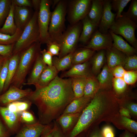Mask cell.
Here are the masks:
<instances>
[{
	"mask_svg": "<svg viewBox=\"0 0 137 137\" xmlns=\"http://www.w3.org/2000/svg\"><path fill=\"white\" fill-rule=\"evenodd\" d=\"M100 130L103 137H115L114 129L110 125L104 126Z\"/></svg>",
	"mask_w": 137,
	"mask_h": 137,
	"instance_id": "f907efd6",
	"label": "cell"
},
{
	"mask_svg": "<svg viewBox=\"0 0 137 137\" xmlns=\"http://www.w3.org/2000/svg\"><path fill=\"white\" fill-rule=\"evenodd\" d=\"M14 43L9 45L0 44V56L6 58H10L13 55Z\"/></svg>",
	"mask_w": 137,
	"mask_h": 137,
	"instance_id": "bcb514c9",
	"label": "cell"
},
{
	"mask_svg": "<svg viewBox=\"0 0 137 137\" xmlns=\"http://www.w3.org/2000/svg\"><path fill=\"white\" fill-rule=\"evenodd\" d=\"M112 37L109 32L103 33L97 30L93 34L85 47L93 50H106L112 46Z\"/></svg>",
	"mask_w": 137,
	"mask_h": 137,
	"instance_id": "8fae6325",
	"label": "cell"
},
{
	"mask_svg": "<svg viewBox=\"0 0 137 137\" xmlns=\"http://www.w3.org/2000/svg\"><path fill=\"white\" fill-rule=\"evenodd\" d=\"M92 99L84 96L75 98L67 106L62 114L81 113Z\"/></svg>",
	"mask_w": 137,
	"mask_h": 137,
	"instance_id": "44dd1931",
	"label": "cell"
},
{
	"mask_svg": "<svg viewBox=\"0 0 137 137\" xmlns=\"http://www.w3.org/2000/svg\"><path fill=\"white\" fill-rule=\"evenodd\" d=\"M130 1V0L111 1L112 9H113L117 12L115 20H116L118 18L123 16L122 14L124 8Z\"/></svg>",
	"mask_w": 137,
	"mask_h": 137,
	"instance_id": "f35d334b",
	"label": "cell"
},
{
	"mask_svg": "<svg viewBox=\"0 0 137 137\" xmlns=\"http://www.w3.org/2000/svg\"><path fill=\"white\" fill-rule=\"evenodd\" d=\"M31 1L32 7L35 11H38L40 7L41 0H32Z\"/></svg>",
	"mask_w": 137,
	"mask_h": 137,
	"instance_id": "6f0895ef",
	"label": "cell"
},
{
	"mask_svg": "<svg viewBox=\"0 0 137 137\" xmlns=\"http://www.w3.org/2000/svg\"><path fill=\"white\" fill-rule=\"evenodd\" d=\"M19 114L22 124L30 125L38 122L34 114L28 110L23 111Z\"/></svg>",
	"mask_w": 137,
	"mask_h": 137,
	"instance_id": "ab89813d",
	"label": "cell"
},
{
	"mask_svg": "<svg viewBox=\"0 0 137 137\" xmlns=\"http://www.w3.org/2000/svg\"><path fill=\"white\" fill-rule=\"evenodd\" d=\"M46 125L39 122L30 125L22 124L14 137H40Z\"/></svg>",
	"mask_w": 137,
	"mask_h": 137,
	"instance_id": "d6986e66",
	"label": "cell"
},
{
	"mask_svg": "<svg viewBox=\"0 0 137 137\" xmlns=\"http://www.w3.org/2000/svg\"><path fill=\"white\" fill-rule=\"evenodd\" d=\"M111 35L114 42L112 46L125 54L126 56L135 55L136 49L130 46L120 36L116 35L113 33L109 31Z\"/></svg>",
	"mask_w": 137,
	"mask_h": 137,
	"instance_id": "7402d4cb",
	"label": "cell"
},
{
	"mask_svg": "<svg viewBox=\"0 0 137 137\" xmlns=\"http://www.w3.org/2000/svg\"><path fill=\"white\" fill-rule=\"evenodd\" d=\"M82 31L79 42L84 44L91 38L98 26L91 21L87 15L82 20Z\"/></svg>",
	"mask_w": 137,
	"mask_h": 137,
	"instance_id": "4316f807",
	"label": "cell"
},
{
	"mask_svg": "<svg viewBox=\"0 0 137 137\" xmlns=\"http://www.w3.org/2000/svg\"><path fill=\"white\" fill-rule=\"evenodd\" d=\"M74 52L61 58H59L56 56L53 57V65L58 72L70 68L73 66L72 58Z\"/></svg>",
	"mask_w": 137,
	"mask_h": 137,
	"instance_id": "4dcf8cb0",
	"label": "cell"
},
{
	"mask_svg": "<svg viewBox=\"0 0 137 137\" xmlns=\"http://www.w3.org/2000/svg\"><path fill=\"white\" fill-rule=\"evenodd\" d=\"M31 8L15 5L14 17L15 23L17 28L23 30L29 21L33 13H32Z\"/></svg>",
	"mask_w": 137,
	"mask_h": 137,
	"instance_id": "5bb4252c",
	"label": "cell"
},
{
	"mask_svg": "<svg viewBox=\"0 0 137 137\" xmlns=\"http://www.w3.org/2000/svg\"><path fill=\"white\" fill-rule=\"evenodd\" d=\"M118 101L119 107H122L127 109L132 117L137 119V103L133 100L132 98L118 99Z\"/></svg>",
	"mask_w": 137,
	"mask_h": 137,
	"instance_id": "d590c367",
	"label": "cell"
},
{
	"mask_svg": "<svg viewBox=\"0 0 137 137\" xmlns=\"http://www.w3.org/2000/svg\"><path fill=\"white\" fill-rule=\"evenodd\" d=\"M79 22L64 31L58 42L60 46L58 58H61L75 50L81 32L82 24Z\"/></svg>",
	"mask_w": 137,
	"mask_h": 137,
	"instance_id": "8992f818",
	"label": "cell"
},
{
	"mask_svg": "<svg viewBox=\"0 0 137 137\" xmlns=\"http://www.w3.org/2000/svg\"><path fill=\"white\" fill-rule=\"evenodd\" d=\"M110 70L114 77L117 78H123L126 71L121 66H116Z\"/></svg>",
	"mask_w": 137,
	"mask_h": 137,
	"instance_id": "816d5d0a",
	"label": "cell"
},
{
	"mask_svg": "<svg viewBox=\"0 0 137 137\" xmlns=\"http://www.w3.org/2000/svg\"><path fill=\"white\" fill-rule=\"evenodd\" d=\"M14 4L12 2L9 14L3 25L0 28V33L10 35H12L15 33L17 28L14 19Z\"/></svg>",
	"mask_w": 137,
	"mask_h": 137,
	"instance_id": "f1b7e54d",
	"label": "cell"
},
{
	"mask_svg": "<svg viewBox=\"0 0 137 137\" xmlns=\"http://www.w3.org/2000/svg\"><path fill=\"white\" fill-rule=\"evenodd\" d=\"M58 73L53 65H47L35 85L36 89H40L47 85L58 76Z\"/></svg>",
	"mask_w": 137,
	"mask_h": 137,
	"instance_id": "603a6c76",
	"label": "cell"
},
{
	"mask_svg": "<svg viewBox=\"0 0 137 137\" xmlns=\"http://www.w3.org/2000/svg\"><path fill=\"white\" fill-rule=\"evenodd\" d=\"M100 89L98 82L94 76L87 78L83 96L92 99Z\"/></svg>",
	"mask_w": 137,
	"mask_h": 137,
	"instance_id": "1f68e13d",
	"label": "cell"
},
{
	"mask_svg": "<svg viewBox=\"0 0 137 137\" xmlns=\"http://www.w3.org/2000/svg\"><path fill=\"white\" fill-rule=\"evenodd\" d=\"M95 51L85 47L75 50L72 58L73 65L84 62L88 60L95 54Z\"/></svg>",
	"mask_w": 137,
	"mask_h": 137,
	"instance_id": "f546056e",
	"label": "cell"
},
{
	"mask_svg": "<svg viewBox=\"0 0 137 137\" xmlns=\"http://www.w3.org/2000/svg\"><path fill=\"white\" fill-rule=\"evenodd\" d=\"M90 68V63L88 61L81 64H75L68 70L61 74L60 77H84L87 78L94 76Z\"/></svg>",
	"mask_w": 137,
	"mask_h": 137,
	"instance_id": "2e32d148",
	"label": "cell"
},
{
	"mask_svg": "<svg viewBox=\"0 0 137 137\" xmlns=\"http://www.w3.org/2000/svg\"><path fill=\"white\" fill-rule=\"evenodd\" d=\"M10 58L6 59L0 66V95L3 93L4 86L7 78Z\"/></svg>",
	"mask_w": 137,
	"mask_h": 137,
	"instance_id": "60d3db41",
	"label": "cell"
},
{
	"mask_svg": "<svg viewBox=\"0 0 137 137\" xmlns=\"http://www.w3.org/2000/svg\"><path fill=\"white\" fill-rule=\"evenodd\" d=\"M15 5L19 7H32L31 1L29 0H12Z\"/></svg>",
	"mask_w": 137,
	"mask_h": 137,
	"instance_id": "f5cc1de1",
	"label": "cell"
},
{
	"mask_svg": "<svg viewBox=\"0 0 137 137\" xmlns=\"http://www.w3.org/2000/svg\"><path fill=\"white\" fill-rule=\"evenodd\" d=\"M81 113L62 114L55 120L65 135L68 134L74 128Z\"/></svg>",
	"mask_w": 137,
	"mask_h": 137,
	"instance_id": "9a60e30c",
	"label": "cell"
},
{
	"mask_svg": "<svg viewBox=\"0 0 137 137\" xmlns=\"http://www.w3.org/2000/svg\"><path fill=\"white\" fill-rule=\"evenodd\" d=\"M107 65L110 69L118 66H123L127 56L113 46L106 49Z\"/></svg>",
	"mask_w": 137,
	"mask_h": 137,
	"instance_id": "e0dca14e",
	"label": "cell"
},
{
	"mask_svg": "<svg viewBox=\"0 0 137 137\" xmlns=\"http://www.w3.org/2000/svg\"><path fill=\"white\" fill-rule=\"evenodd\" d=\"M67 2L60 0L52 13L48 30L49 38L48 42L54 41L58 42L65 31Z\"/></svg>",
	"mask_w": 137,
	"mask_h": 137,
	"instance_id": "5b68a950",
	"label": "cell"
},
{
	"mask_svg": "<svg viewBox=\"0 0 137 137\" xmlns=\"http://www.w3.org/2000/svg\"><path fill=\"white\" fill-rule=\"evenodd\" d=\"M51 1L41 0L37 16V22L40 33V42L46 44L49 40L48 30L52 13L50 10Z\"/></svg>",
	"mask_w": 137,
	"mask_h": 137,
	"instance_id": "ba28073f",
	"label": "cell"
},
{
	"mask_svg": "<svg viewBox=\"0 0 137 137\" xmlns=\"http://www.w3.org/2000/svg\"><path fill=\"white\" fill-rule=\"evenodd\" d=\"M118 99L112 90H99L82 112L76 125L65 137H75L102 122H111L118 113Z\"/></svg>",
	"mask_w": 137,
	"mask_h": 137,
	"instance_id": "7a4b0ae2",
	"label": "cell"
},
{
	"mask_svg": "<svg viewBox=\"0 0 137 137\" xmlns=\"http://www.w3.org/2000/svg\"><path fill=\"white\" fill-rule=\"evenodd\" d=\"M55 127L53 137H65V135L62 132L59 125L55 120Z\"/></svg>",
	"mask_w": 137,
	"mask_h": 137,
	"instance_id": "11a10c76",
	"label": "cell"
},
{
	"mask_svg": "<svg viewBox=\"0 0 137 137\" xmlns=\"http://www.w3.org/2000/svg\"><path fill=\"white\" fill-rule=\"evenodd\" d=\"M123 78L127 85L134 84L137 80V71H126Z\"/></svg>",
	"mask_w": 137,
	"mask_h": 137,
	"instance_id": "ee69618b",
	"label": "cell"
},
{
	"mask_svg": "<svg viewBox=\"0 0 137 137\" xmlns=\"http://www.w3.org/2000/svg\"><path fill=\"white\" fill-rule=\"evenodd\" d=\"M7 58H6L0 56V66L3 63L4 60Z\"/></svg>",
	"mask_w": 137,
	"mask_h": 137,
	"instance_id": "94428289",
	"label": "cell"
},
{
	"mask_svg": "<svg viewBox=\"0 0 137 137\" xmlns=\"http://www.w3.org/2000/svg\"><path fill=\"white\" fill-rule=\"evenodd\" d=\"M12 2V0H0V28L9 14Z\"/></svg>",
	"mask_w": 137,
	"mask_h": 137,
	"instance_id": "8d00e7d4",
	"label": "cell"
},
{
	"mask_svg": "<svg viewBox=\"0 0 137 137\" xmlns=\"http://www.w3.org/2000/svg\"><path fill=\"white\" fill-rule=\"evenodd\" d=\"M135 134L127 130H124L118 137H136Z\"/></svg>",
	"mask_w": 137,
	"mask_h": 137,
	"instance_id": "680465c9",
	"label": "cell"
},
{
	"mask_svg": "<svg viewBox=\"0 0 137 137\" xmlns=\"http://www.w3.org/2000/svg\"><path fill=\"white\" fill-rule=\"evenodd\" d=\"M32 104L27 100L22 99L11 102L6 107L12 112L19 113L23 111L28 110Z\"/></svg>",
	"mask_w": 137,
	"mask_h": 137,
	"instance_id": "e575fe53",
	"label": "cell"
},
{
	"mask_svg": "<svg viewBox=\"0 0 137 137\" xmlns=\"http://www.w3.org/2000/svg\"><path fill=\"white\" fill-rule=\"evenodd\" d=\"M103 10L102 0H91L90 8L87 16L91 21L98 26Z\"/></svg>",
	"mask_w": 137,
	"mask_h": 137,
	"instance_id": "83f0119b",
	"label": "cell"
},
{
	"mask_svg": "<svg viewBox=\"0 0 137 137\" xmlns=\"http://www.w3.org/2000/svg\"><path fill=\"white\" fill-rule=\"evenodd\" d=\"M123 16L115 20L109 31L124 37L133 47L136 49L137 40L135 34L136 23L128 18Z\"/></svg>",
	"mask_w": 137,
	"mask_h": 137,
	"instance_id": "52a82bcc",
	"label": "cell"
},
{
	"mask_svg": "<svg viewBox=\"0 0 137 137\" xmlns=\"http://www.w3.org/2000/svg\"><path fill=\"white\" fill-rule=\"evenodd\" d=\"M47 65L43 61L40 52L36 58L30 75L24 85H35Z\"/></svg>",
	"mask_w": 137,
	"mask_h": 137,
	"instance_id": "ffe728a7",
	"label": "cell"
},
{
	"mask_svg": "<svg viewBox=\"0 0 137 137\" xmlns=\"http://www.w3.org/2000/svg\"><path fill=\"white\" fill-rule=\"evenodd\" d=\"M75 98L71 79L56 76L48 84L36 89L22 99L27 100L36 106L38 122L47 125L58 118Z\"/></svg>",
	"mask_w": 137,
	"mask_h": 137,
	"instance_id": "6da1fadb",
	"label": "cell"
},
{
	"mask_svg": "<svg viewBox=\"0 0 137 137\" xmlns=\"http://www.w3.org/2000/svg\"><path fill=\"white\" fill-rule=\"evenodd\" d=\"M0 117L11 135L16 134L22 125L19 113L12 112L6 107L0 105Z\"/></svg>",
	"mask_w": 137,
	"mask_h": 137,
	"instance_id": "30bf717a",
	"label": "cell"
},
{
	"mask_svg": "<svg viewBox=\"0 0 137 137\" xmlns=\"http://www.w3.org/2000/svg\"><path fill=\"white\" fill-rule=\"evenodd\" d=\"M127 85L123 78L114 77L112 83V91L118 99L131 98L128 96Z\"/></svg>",
	"mask_w": 137,
	"mask_h": 137,
	"instance_id": "484cf974",
	"label": "cell"
},
{
	"mask_svg": "<svg viewBox=\"0 0 137 137\" xmlns=\"http://www.w3.org/2000/svg\"><path fill=\"white\" fill-rule=\"evenodd\" d=\"M38 11H35L30 20L15 43L13 55L20 53L35 42H40V33L37 22Z\"/></svg>",
	"mask_w": 137,
	"mask_h": 137,
	"instance_id": "277c9868",
	"label": "cell"
},
{
	"mask_svg": "<svg viewBox=\"0 0 137 137\" xmlns=\"http://www.w3.org/2000/svg\"><path fill=\"white\" fill-rule=\"evenodd\" d=\"M122 15L128 18L135 23L137 21V0H132L129 9L126 12H123Z\"/></svg>",
	"mask_w": 137,
	"mask_h": 137,
	"instance_id": "b9f144b4",
	"label": "cell"
},
{
	"mask_svg": "<svg viewBox=\"0 0 137 137\" xmlns=\"http://www.w3.org/2000/svg\"><path fill=\"white\" fill-rule=\"evenodd\" d=\"M114 77L106 63L96 78L99 84L100 89L106 90H111Z\"/></svg>",
	"mask_w": 137,
	"mask_h": 137,
	"instance_id": "cb8c5ba5",
	"label": "cell"
},
{
	"mask_svg": "<svg viewBox=\"0 0 137 137\" xmlns=\"http://www.w3.org/2000/svg\"><path fill=\"white\" fill-rule=\"evenodd\" d=\"M111 0H102L103 10L102 16L98 26V30L103 33H108L109 29L114 22L116 13L111 11Z\"/></svg>",
	"mask_w": 137,
	"mask_h": 137,
	"instance_id": "4fadbf2b",
	"label": "cell"
},
{
	"mask_svg": "<svg viewBox=\"0 0 137 137\" xmlns=\"http://www.w3.org/2000/svg\"><path fill=\"white\" fill-rule=\"evenodd\" d=\"M68 13V21L75 24L87 16L90 10L91 0H74L70 1Z\"/></svg>",
	"mask_w": 137,
	"mask_h": 137,
	"instance_id": "9c48e42d",
	"label": "cell"
},
{
	"mask_svg": "<svg viewBox=\"0 0 137 137\" xmlns=\"http://www.w3.org/2000/svg\"><path fill=\"white\" fill-rule=\"evenodd\" d=\"M23 31L17 28L15 33L12 35L0 33V44L9 45L15 43L19 39Z\"/></svg>",
	"mask_w": 137,
	"mask_h": 137,
	"instance_id": "74e56055",
	"label": "cell"
},
{
	"mask_svg": "<svg viewBox=\"0 0 137 137\" xmlns=\"http://www.w3.org/2000/svg\"><path fill=\"white\" fill-rule=\"evenodd\" d=\"M123 67L126 71H137V56L134 55L127 56Z\"/></svg>",
	"mask_w": 137,
	"mask_h": 137,
	"instance_id": "7bdbcfd3",
	"label": "cell"
},
{
	"mask_svg": "<svg viewBox=\"0 0 137 137\" xmlns=\"http://www.w3.org/2000/svg\"><path fill=\"white\" fill-rule=\"evenodd\" d=\"M113 125L118 129L127 130L137 134V122L131 118L118 113L112 121Z\"/></svg>",
	"mask_w": 137,
	"mask_h": 137,
	"instance_id": "ac0fdd59",
	"label": "cell"
},
{
	"mask_svg": "<svg viewBox=\"0 0 137 137\" xmlns=\"http://www.w3.org/2000/svg\"><path fill=\"white\" fill-rule=\"evenodd\" d=\"M60 0H54L53 1L52 7L54 8L56 5L58 4Z\"/></svg>",
	"mask_w": 137,
	"mask_h": 137,
	"instance_id": "6125c7cd",
	"label": "cell"
},
{
	"mask_svg": "<svg viewBox=\"0 0 137 137\" xmlns=\"http://www.w3.org/2000/svg\"><path fill=\"white\" fill-rule=\"evenodd\" d=\"M105 50H100L92 57V72L94 74L99 73L105 61Z\"/></svg>",
	"mask_w": 137,
	"mask_h": 137,
	"instance_id": "836d02e7",
	"label": "cell"
},
{
	"mask_svg": "<svg viewBox=\"0 0 137 137\" xmlns=\"http://www.w3.org/2000/svg\"><path fill=\"white\" fill-rule=\"evenodd\" d=\"M44 63L47 66L53 65L52 63L53 56L45 49L40 51Z\"/></svg>",
	"mask_w": 137,
	"mask_h": 137,
	"instance_id": "681fc988",
	"label": "cell"
},
{
	"mask_svg": "<svg viewBox=\"0 0 137 137\" xmlns=\"http://www.w3.org/2000/svg\"><path fill=\"white\" fill-rule=\"evenodd\" d=\"M75 137H86V131L81 132Z\"/></svg>",
	"mask_w": 137,
	"mask_h": 137,
	"instance_id": "91938a15",
	"label": "cell"
},
{
	"mask_svg": "<svg viewBox=\"0 0 137 137\" xmlns=\"http://www.w3.org/2000/svg\"><path fill=\"white\" fill-rule=\"evenodd\" d=\"M53 122L47 125L42 131L41 137H53L55 127L54 121Z\"/></svg>",
	"mask_w": 137,
	"mask_h": 137,
	"instance_id": "7dc6e473",
	"label": "cell"
},
{
	"mask_svg": "<svg viewBox=\"0 0 137 137\" xmlns=\"http://www.w3.org/2000/svg\"><path fill=\"white\" fill-rule=\"evenodd\" d=\"M86 137H103L99 125L92 127L86 131Z\"/></svg>",
	"mask_w": 137,
	"mask_h": 137,
	"instance_id": "c3c4849f",
	"label": "cell"
},
{
	"mask_svg": "<svg viewBox=\"0 0 137 137\" xmlns=\"http://www.w3.org/2000/svg\"><path fill=\"white\" fill-rule=\"evenodd\" d=\"M32 91L30 88L22 89L14 86H10L7 91L0 95V105L6 107L11 102L26 97Z\"/></svg>",
	"mask_w": 137,
	"mask_h": 137,
	"instance_id": "7c38bea8",
	"label": "cell"
},
{
	"mask_svg": "<svg viewBox=\"0 0 137 137\" xmlns=\"http://www.w3.org/2000/svg\"><path fill=\"white\" fill-rule=\"evenodd\" d=\"M71 79V87L75 98L83 96L84 87L87 78L84 77H73Z\"/></svg>",
	"mask_w": 137,
	"mask_h": 137,
	"instance_id": "d6a6232c",
	"label": "cell"
},
{
	"mask_svg": "<svg viewBox=\"0 0 137 137\" xmlns=\"http://www.w3.org/2000/svg\"><path fill=\"white\" fill-rule=\"evenodd\" d=\"M46 44L47 46L46 50L53 56H59L60 50V46L58 42L50 41L48 42Z\"/></svg>",
	"mask_w": 137,
	"mask_h": 137,
	"instance_id": "f6af8a7d",
	"label": "cell"
},
{
	"mask_svg": "<svg viewBox=\"0 0 137 137\" xmlns=\"http://www.w3.org/2000/svg\"><path fill=\"white\" fill-rule=\"evenodd\" d=\"M20 59L19 53L13 55L9 59L7 78L4 86L3 93L9 89L17 68Z\"/></svg>",
	"mask_w": 137,
	"mask_h": 137,
	"instance_id": "d4e9b609",
	"label": "cell"
},
{
	"mask_svg": "<svg viewBox=\"0 0 137 137\" xmlns=\"http://www.w3.org/2000/svg\"><path fill=\"white\" fill-rule=\"evenodd\" d=\"M118 113L121 115L131 118L132 116L129 111L127 109L119 107Z\"/></svg>",
	"mask_w": 137,
	"mask_h": 137,
	"instance_id": "9f6ffc18",
	"label": "cell"
},
{
	"mask_svg": "<svg viewBox=\"0 0 137 137\" xmlns=\"http://www.w3.org/2000/svg\"><path fill=\"white\" fill-rule=\"evenodd\" d=\"M41 43L35 42L20 53V59L15 74L10 86L22 89L26 82V78L41 50Z\"/></svg>",
	"mask_w": 137,
	"mask_h": 137,
	"instance_id": "3957f363",
	"label": "cell"
},
{
	"mask_svg": "<svg viewBox=\"0 0 137 137\" xmlns=\"http://www.w3.org/2000/svg\"><path fill=\"white\" fill-rule=\"evenodd\" d=\"M11 135L0 117V137H10Z\"/></svg>",
	"mask_w": 137,
	"mask_h": 137,
	"instance_id": "db71d44e",
	"label": "cell"
}]
</instances>
